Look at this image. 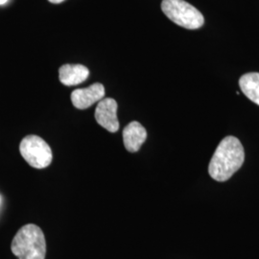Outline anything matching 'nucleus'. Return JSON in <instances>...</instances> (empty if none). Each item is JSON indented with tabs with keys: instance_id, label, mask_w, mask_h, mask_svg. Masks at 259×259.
I'll return each mask as SVG.
<instances>
[{
	"instance_id": "nucleus-4",
	"label": "nucleus",
	"mask_w": 259,
	"mask_h": 259,
	"mask_svg": "<svg viewBox=\"0 0 259 259\" xmlns=\"http://www.w3.org/2000/svg\"><path fill=\"white\" fill-rule=\"evenodd\" d=\"M19 151L30 166L42 169L52 162V151L45 139L37 136H27L22 139Z\"/></svg>"
},
{
	"instance_id": "nucleus-7",
	"label": "nucleus",
	"mask_w": 259,
	"mask_h": 259,
	"mask_svg": "<svg viewBox=\"0 0 259 259\" xmlns=\"http://www.w3.org/2000/svg\"><path fill=\"white\" fill-rule=\"evenodd\" d=\"M146 139L147 132L138 121L131 122L123 130L124 146L131 153L138 152Z\"/></svg>"
},
{
	"instance_id": "nucleus-10",
	"label": "nucleus",
	"mask_w": 259,
	"mask_h": 259,
	"mask_svg": "<svg viewBox=\"0 0 259 259\" xmlns=\"http://www.w3.org/2000/svg\"><path fill=\"white\" fill-rule=\"evenodd\" d=\"M48 1L51 2V3H54V4H58V3H61V2H63L65 0H48Z\"/></svg>"
},
{
	"instance_id": "nucleus-6",
	"label": "nucleus",
	"mask_w": 259,
	"mask_h": 259,
	"mask_svg": "<svg viewBox=\"0 0 259 259\" xmlns=\"http://www.w3.org/2000/svg\"><path fill=\"white\" fill-rule=\"evenodd\" d=\"M105 96V88L102 83H93L85 89H78L71 93V102L75 108L85 110L93 104L100 102Z\"/></svg>"
},
{
	"instance_id": "nucleus-1",
	"label": "nucleus",
	"mask_w": 259,
	"mask_h": 259,
	"mask_svg": "<svg viewBox=\"0 0 259 259\" xmlns=\"http://www.w3.org/2000/svg\"><path fill=\"white\" fill-rule=\"evenodd\" d=\"M245 160V151L240 140L226 137L214 152L208 165V173L217 182H226L236 173Z\"/></svg>"
},
{
	"instance_id": "nucleus-11",
	"label": "nucleus",
	"mask_w": 259,
	"mask_h": 259,
	"mask_svg": "<svg viewBox=\"0 0 259 259\" xmlns=\"http://www.w3.org/2000/svg\"><path fill=\"white\" fill-rule=\"evenodd\" d=\"M8 0H0V5H4Z\"/></svg>"
},
{
	"instance_id": "nucleus-3",
	"label": "nucleus",
	"mask_w": 259,
	"mask_h": 259,
	"mask_svg": "<svg viewBox=\"0 0 259 259\" xmlns=\"http://www.w3.org/2000/svg\"><path fill=\"white\" fill-rule=\"evenodd\" d=\"M161 10L168 19L185 29L195 30L204 25L202 13L185 0H162Z\"/></svg>"
},
{
	"instance_id": "nucleus-8",
	"label": "nucleus",
	"mask_w": 259,
	"mask_h": 259,
	"mask_svg": "<svg viewBox=\"0 0 259 259\" xmlns=\"http://www.w3.org/2000/svg\"><path fill=\"white\" fill-rule=\"evenodd\" d=\"M89 68L83 65H64L59 70L61 83L67 87L83 83L89 78Z\"/></svg>"
},
{
	"instance_id": "nucleus-2",
	"label": "nucleus",
	"mask_w": 259,
	"mask_h": 259,
	"mask_svg": "<svg viewBox=\"0 0 259 259\" xmlns=\"http://www.w3.org/2000/svg\"><path fill=\"white\" fill-rule=\"evenodd\" d=\"M11 250L19 259H45L47 254L45 234L36 225H25L15 235Z\"/></svg>"
},
{
	"instance_id": "nucleus-5",
	"label": "nucleus",
	"mask_w": 259,
	"mask_h": 259,
	"mask_svg": "<svg viewBox=\"0 0 259 259\" xmlns=\"http://www.w3.org/2000/svg\"><path fill=\"white\" fill-rule=\"evenodd\" d=\"M95 120L110 133H116L119 130L117 118V103L114 99H102L95 110Z\"/></svg>"
},
{
	"instance_id": "nucleus-9",
	"label": "nucleus",
	"mask_w": 259,
	"mask_h": 259,
	"mask_svg": "<svg viewBox=\"0 0 259 259\" xmlns=\"http://www.w3.org/2000/svg\"><path fill=\"white\" fill-rule=\"evenodd\" d=\"M239 85L242 93L259 106V73L250 72L241 76Z\"/></svg>"
}]
</instances>
